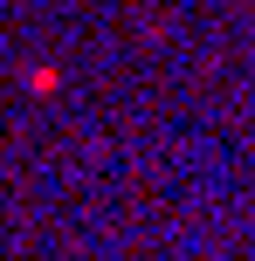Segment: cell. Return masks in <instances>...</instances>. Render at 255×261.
<instances>
[{
	"label": "cell",
	"mask_w": 255,
	"mask_h": 261,
	"mask_svg": "<svg viewBox=\"0 0 255 261\" xmlns=\"http://www.w3.org/2000/svg\"><path fill=\"white\" fill-rule=\"evenodd\" d=\"M28 90H35V96H55V90H62V69H28Z\"/></svg>",
	"instance_id": "cell-1"
}]
</instances>
